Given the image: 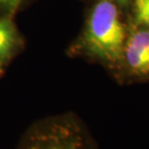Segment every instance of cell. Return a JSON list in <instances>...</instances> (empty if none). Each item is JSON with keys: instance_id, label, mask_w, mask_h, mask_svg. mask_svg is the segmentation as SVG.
Masks as SVG:
<instances>
[{"instance_id": "1", "label": "cell", "mask_w": 149, "mask_h": 149, "mask_svg": "<svg viewBox=\"0 0 149 149\" xmlns=\"http://www.w3.org/2000/svg\"><path fill=\"white\" fill-rule=\"evenodd\" d=\"M15 149H98L93 135L73 113L38 120L23 133Z\"/></svg>"}, {"instance_id": "2", "label": "cell", "mask_w": 149, "mask_h": 149, "mask_svg": "<svg viewBox=\"0 0 149 149\" xmlns=\"http://www.w3.org/2000/svg\"><path fill=\"white\" fill-rule=\"evenodd\" d=\"M125 27L115 3L101 0L94 6L88 20L84 42L91 55L111 65L123 61Z\"/></svg>"}, {"instance_id": "3", "label": "cell", "mask_w": 149, "mask_h": 149, "mask_svg": "<svg viewBox=\"0 0 149 149\" xmlns=\"http://www.w3.org/2000/svg\"><path fill=\"white\" fill-rule=\"evenodd\" d=\"M123 60L132 75L149 77V28L135 31L128 38Z\"/></svg>"}, {"instance_id": "4", "label": "cell", "mask_w": 149, "mask_h": 149, "mask_svg": "<svg viewBox=\"0 0 149 149\" xmlns=\"http://www.w3.org/2000/svg\"><path fill=\"white\" fill-rule=\"evenodd\" d=\"M17 30L10 18H0V71L4 69L14 54L17 46Z\"/></svg>"}, {"instance_id": "5", "label": "cell", "mask_w": 149, "mask_h": 149, "mask_svg": "<svg viewBox=\"0 0 149 149\" xmlns=\"http://www.w3.org/2000/svg\"><path fill=\"white\" fill-rule=\"evenodd\" d=\"M135 13L138 23L149 27V0H135Z\"/></svg>"}, {"instance_id": "6", "label": "cell", "mask_w": 149, "mask_h": 149, "mask_svg": "<svg viewBox=\"0 0 149 149\" xmlns=\"http://www.w3.org/2000/svg\"><path fill=\"white\" fill-rule=\"evenodd\" d=\"M21 2L22 0H0V6L10 11H15Z\"/></svg>"}, {"instance_id": "7", "label": "cell", "mask_w": 149, "mask_h": 149, "mask_svg": "<svg viewBox=\"0 0 149 149\" xmlns=\"http://www.w3.org/2000/svg\"><path fill=\"white\" fill-rule=\"evenodd\" d=\"M108 1H111V2H113V3H118V4L120 5H126V4H128V2L130 1V0H108Z\"/></svg>"}]
</instances>
